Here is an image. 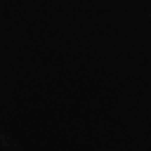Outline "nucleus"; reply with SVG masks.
<instances>
[]
</instances>
